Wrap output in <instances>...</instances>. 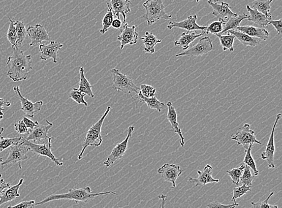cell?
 I'll return each mask as SVG.
<instances>
[{
  "label": "cell",
  "mask_w": 282,
  "mask_h": 208,
  "mask_svg": "<svg viewBox=\"0 0 282 208\" xmlns=\"http://www.w3.org/2000/svg\"><path fill=\"white\" fill-rule=\"evenodd\" d=\"M13 50L12 55L7 59L8 77L14 82L26 80L29 73L32 69L31 56H26L18 47Z\"/></svg>",
  "instance_id": "6da1fadb"
},
{
  "label": "cell",
  "mask_w": 282,
  "mask_h": 208,
  "mask_svg": "<svg viewBox=\"0 0 282 208\" xmlns=\"http://www.w3.org/2000/svg\"><path fill=\"white\" fill-rule=\"evenodd\" d=\"M108 194H112L114 196L117 195L116 192L112 191L104 192V193H94L92 191L91 188L89 186L81 188H72L70 189L66 193L53 194V195L49 196L47 198L35 204V206L36 205H43L48 202L58 201V200H70V201H75L77 204L79 202L87 203L97 196H106Z\"/></svg>",
  "instance_id": "7a4b0ae2"
},
{
  "label": "cell",
  "mask_w": 282,
  "mask_h": 208,
  "mask_svg": "<svg viewBox=\"0 0 282 208\" xmlns=\"http://www.w3.org/2000/svg\"><path fill=\"white\" fill-rule=\"evenodd\" d=\"M112 107L108 106L103 115L101 119L92 125L87 132L85 142L83 143L82 150L79 155H78V159L81 160L83 158V153L85 152L87 148L89 147H99L102 145L103 142L101 136V129L103 123L106 118L108 113L110 112Z\"/></svg>",
  "instance_id": "3957f363"
},
{
  "label": "cell",
  "mask_w": 282,
  "mask_h": 208,
  "mask_svg": "<svg viewBox=\"0 0 282 208\" xmlns=\"http://www.w3.org/2000/svg\"><path fill=\"white\" fill-rule=\"evenodd\" d=\"M146 13L142 18L145 19L149 26L160 20H169L172 15L165 12L164 5L162 0H147L143 4Z\"/></svg>",
  "instance_id": "277c9868"
},
{
  "label": "cell",
  "mask_w": 282,
  "mask_h": 208,
  "mask_svg": "<svg viewBox=\"0 0 282 208\" xmlns=\"http://www.w3.org/2000/svg\"><path fill=\"white\" fill-rule=\"evenodd\" d=\"M111 73L113 76L114 90L121 91L126 94H131L132 93H139L140 89L135 85L131 77L123 74L116 69L111 70Z\"/></svg>",
  "instance_id": "5b68a950"
},
{
  "label": "cell",
  "mask_w": 282,
  "mask_h": 208,
  "mask_svg": "<svg viewBox=\"0 0 282 208\" xmlns=\"http://www.w3.org/2000/svg\"><path fill=\"white\" fill-rule=\"evenodd\" d=\"M254 133L255 132L251 129V125L249 123H246L243 128L236 132L235 134L233 135L231 139L237 142L238 145L242 146L246 150L251 145H253L254 143L262 145V143L257 140Z\"/></svg>",
  "instance_id": "8992f818"
},
{
  "label": "cell",
  "mask_w": 282,
  "mask_h": 208,
  "mask_svg": "<svg viewBox=\"0 0 282 208\" xmlns=\"http://www.w3.org/2000/svg\"><path fill=\"white\" fill-rule=\"evenodd\" d=\"M47 125H42L39 123L32 130L30 131L29 134L26 137H23V141H31L35 143L43 144L51 141L52 138L48 137V134L50 129L53 126V124L48 120H46ZM21 142V143H22Z\"/></svg>",
  "instance_id": "52a82bcc"
},
{
  "label": "cell",
  "mask_w": 282,
  "mask_h": 208,
  "mask_svg": "<svg viewBox=\"0 0 282 208\" xmlns=\"http://www.w3.org/2000/svg\"><path fill=\"white\" fill-rule=\"evenodd\" d=\"M20 144L29 147L30 150L32 151L38 156H43L50 159L53 163H55L57 166L62 167L63 165V163L61 161H60L58 158H57L52 152V150H51V148H52L51 141L47 143H43V144L35 143L31 141H26L22 142Z\"/></svg>",
  "instance_id": "ba28073f"
},
{
  "label": "cell",
  "mask_w": 282,
  "mask_h": 208,
  "mask_svg": "<svg viewBox=\"0 0 282 208\" xmlns=\"http://www.w3.org/2000/svg\"><path fill=\"white\" fill-rule=\"evenodd\" d=\"M30 149L22 144L12 146L9 148V155L5 161H2L1 167L4 168L8 165L19 164L20 169H21V161L28 159V154Z\"/></svg>",
  "instance_id": "9c48e42d"
},
{
  "label": "cell",
  "mask_w": 282,
  "mask_h": 208,
  "mask_svg": "<svg viewBox=\"0 0 282 208\" xmlns=\"http://www.w3.org/2000/svg\"><path fill=\"white\" fill-rule=\"evenodd\" d=\"M213 50V40L209 37H202L197 44L188 48L183 53H179L176 56L199 57L207 55Z\"/></svg>",
  "instance_id": "30bf717a"
},
{
  "label": "cell",
  "mask_w": 282,
  "mask_h": 208,
  "mask_svg": "<svg viewBox=\"0 0 282 208\" xmlns=\"http://www.w3.org/2000/svg\"><path fill=\"white\" fill-rule=\"evenodd\" d=\"M134 131L133 126H129L128 129V133L125 139L120 143L116 146L107 158L104 164L107 167H110L112 164L115 163L118 159L123 157L125 154L126 150H128V144L130 138L132 136V132Z\"/></svg>",
  "instance_id": "8fae6325"
},
{
  "label": "cell",
  "mask_w": 282,
  "mask_h": 208,
  "mask_svg": "<svg viewBox=\"0 0 282 208\" xmlns=\"http://www.w3.org/2000/svg\"><path fill=\"white\" fill-rule=\"evenodd\" d=\"M137 26H129L128 23H125L121 29V34L117 37L118 41L121 43V49L123 50L125 46L136 44L139 39V34L136 31Z\"/></svg>",
  "instance_id": "7c38bea8"
},
{
  "label": "cell",
  "mask_w": 282,
  "mask_h": 208,
  "mask_svg": "<svg viewBox=\"0 0 282 208\" xmlns=\"http://www.w3.org/2000/svg\"><path fill=\"white\" fill-rule=\"evenodd\" d=\"M281 118L282 114L281 113H279V114L276 116L272 131L271 132L269 140H268L267 145L266 149H265V152H262L261 154V158L264 159V160L267 161L268 167L270 169L275 168V165L274 164V155H275V139H274V136H275V131L276 126H277L278 121L281 120Z\"/></svg>",
  "instance_id": "4fadbf2b"
},
{
  "label": "cell",
  "mask_w": 282,
  "mask_h": 208,
  "mask_svg": "<svg viewBox=\"0 0 282 208\" xmlns=\"http://www.w3.org/2000/svg\"><path fill=\"white\" fill-rule=\"evenodd\" d=\"M20 88L19 86L13 88L15 92L18 97L21 103V110L25 113V114L30 118H33L36 113L39 112L43 105V102L42 101L36 102H32L28 99L24 97L21 94Z\"/></svg>",
  "instance_id": "5bb4252c"
},
{
  "label": "cell",
  "mask_w": 282,
  "mask_h": 208,
  "mask_svg": "<svg viewBox=\"0 0 282 208\" xmlns=\"http://www.w3.org/2000/svg\"><path fill=\"white\" fill-rule=\"evenodd\" d=\"M183 172L181 166L173 164H165L158 169V174L161 175L165 182L172 183V188L176 187V181Z\"/></svg>",
  "instance_id": "9a60e30c"
},
{
  "label": "cell",
  "mask_w": 282,
  "mask_h": 208,
  "mask_svg": "<svg viewBox=\"0 0 282 208\" xmlns=\"http://www.w3.org/2000/svg\"><path fill=\"white\" fill-rule=\"evenodd\" d=\"M208 3L213 7V11L212 14L219 19V21H221L224 24L231 17H237L238 14L233 12L230 9V7L227 2H222L219 4L218 2H214L211 0H208Z\"/></svg>",
  "instance_id": "2e32d148"
},
{
  "label": "cell",
  "mask_w": 282,
  "mask_h": 208,
  "mask_svg": "<svg viewBox=\"0 0 282 208\" xmlns=\"http://www.w3.org/2000/svg\"><path fill=\"white\" fill-rule=\"evenodd\" d=\"M27 34L31 40L30 46L33 47L37 44H41L43 41H49L50 37L46 29L40 24H35L34 26H29L26 29Z\"/></svg>",
  "instance_id": "e0dca14e"
},
{
  "label": "cell",
  "mask_w": 282,
  "mask_h": 208,
  "mask_svg": "<svg viewBox=\"0 0 282 208\" xmlns=\"http://www.w3.org/2000/svg\"><path fill=\"white\" fill-rule=\"evenodd\" d=\"M63 45L56 41H51L48 45L40 44L39 45L40 59L47 61L48 59H52L54 63H58V51Z\"/></svg>",
  "instance_id": "ac0fdd59"
},
{
  "label": "cell",
  "mask_w": 282,
  "mask_h": 208,
  "mask_svg": "<svg viewBox=\"0 0 282 208\" xmlns=\"http://www.w3.org/2000/svg\"><path fill=\"white\" fill-rule=\"evenodd\" d=\"M197 20V15H191L186 20L182 21L181 22H174L171 21L167 28L168 29L172 30L173 28H179L186 30L188 32L191 31L202 30L205 31L206 27L200 26L196 23Z\"/></svg>",
  "instance_id": "d6986e66"
},
{
  "label": "cell",
  "mask_w": 282,
  "mask_h": 208,
  "mask_svg": "<svg viewBox=\"0 0 282 208\" xmlns=\"http://www.w3.org/2000/svg\"><path fill=\"white\" fill-rule=\"evenodd\" d=\"M107 4L109 5L112 9L114 17L120 19V15L124 18L123 23H126V14L131 12L130 0H110Z\"/></svg>",
  "instance_id": "ffe728a7"
},
{
  "label": "cell",
  "mask_w": 282,
  "mask_h": 208,
  "mask_svg": "<svg viewBox=\"0 0 282 208\" xmlns=\"http://www.w3.org/2000/svg\"><path fill=\"white\" fill-rule=\"evenodd\" d=\"M213 167L210 165H206L202 171L198 170L197 174L199 175V177L197 178H189L188 181L195 183L196 186H205L208 183L219 182L220 179H216L213 178Z\"/></svg>",
  "instance_id": "44dd1931"
},
{
  "label": "cell",
  "mask_w": 282,
  "mask_h": 208,
  "mask_svg": "<svg viewBox=\"0 0 282 208\" xmlns=\"http://www.w3.org/2000/svg\"><path fill=\"white\" fill-rule=\"evenodd\" d=\"M167 107L168 109L167 119L169 120L172 128L170 131L178 134L181 139L180 145L182 147L184 148V145H185V139H184L180 126H179V123L177 121V113H176V109L173 107L172 102H168Z\"/></svg>",
  "instance_id": "7402d4cb"
},
{
  "label": "cell",
  "mask_w": 282,
  "mask_h": 208,
  "mask_svg": "<svg viewBox=\"0 0 282 208\" xmlns=\"http://www.w3.org/2000/svg\"><path fill=\"white\" fill-rule=\"evenodd\" d=\"M246 8L249 13L248 18L249 21H251L261 28H265V27L269 25L270 21L272 20V15L266 16L262 14V13L257 11L253 8H251L249 5H248Z\"/></svg>",
  "instance_id": "603a6c76"
},
{
  "label": "cell",
  "mask_w": 282,
  "mask_h": 208,
  "mask_svg": "<svg viewBox=\"0 0 282 208\" xmlns=\"http://www.w3.org/2000/svg\"><path fill=\"white\" fill-rule=\"evenodd\" d=\"M235 30L243 32L249 36L256 37L263 41L267 40L269 37V32L266 29L261 28H256L253 26H240Z\"/></svg>",
  "instance_id": "cb8c5ba5"
},
{
  "label": "cell",
  "mask_w": 282,
  "mask_h": 208,
  "mask_svg": "<svg viewBox=\"0 0 282 208\" xmlns=\"http://www.w3.org/2000/svg\"><path fill=\"white\" fill-rule=\"evenodd\" d=\"M23 182L24 179H21L17 184L10 186V187L2 192L0 195V207L8 202L14 201L20 196V194L18 193V191Z\"/></svg>",
  "instance_id": "d4e9b609"
},
{
  "label": "cell",
  "mask_w": 282,
  "mask_h": 208,
  "mask_svg": "<svg viewBox=\"0 0 282 208\" xmlns=\"http://www.w3.org/2000/svg\"><path fill=\"white\" fill-rule=\"evenodd\" d=\"M226 33L234 36L235 38L239 40L241 44L246 46V47H256L261 41V40L256 38V37L249 36L248 34L243 33V32L235 30H230L227 31Z\"/></svg>",
  "instance_id": "484cf974"
},
{
  "label": "cell",
  "mask_w": 282,
  "mask_h": 208,
  "mask_svg": "<svg viewBox=\"0 0 282 208\" xmlns=\"http://www.w3.org/2000/svg\"><path fill=\"white\" fill-rule=\"evenodd\" d=\"M206 32L205 31H202L201 33L196 34L194 32H188L187 31L186 33H182L180 39L177 40H175L174 42V45L176 47H181L183 48V51H186L189 47V44L194 41L195 39L199 38V37L203 36L205 34Z\"/></svg>",
  "instance_id": "4316f807"
},
{
  "label": "cell",
  "mask_w": 282,
  "mask_h": 208,
  "mask_svg": "<svg viewBox=\"0 0 282 208\" xmlns=\"http://www.w3.org/2000/svg\"><path fill=\"white\" fill-rule=\"evenodd\" d=\"M140 39L143 40V50L146 53L154 54L156 51L155 47L162 42L161 40L157 39L155 35L149 31L146 32L145 36Z\"/></svg>",
  "instance_id": "83f0119b"
},
{
  "label": "cell",
  "mask_w": 282,
  "mask_h": 208,
  "mask_svg": "<svg viewBox=\"0 0 282 208\" xmlns=\"http://www.w3.org/2000/svg\"><path fill=\"white\" fill-rule=\"evenodd\" d=\"M79 70L80 80L79 88L78 89V90L94 98V96L93 91H92V86L85 77V69L83 66H81Z\"/></svg>",
  "instance_id": "f1b7e54d"
},
{
  "label": "cell",
  "mask_w": 282,
  "mask_h": 208,
  "mask_svg": "<svg viewBox=\"0 0 282 208\" xmlns=\"http://www.w3.org/2000/svg\"><path fill=\"white\" fill-rule=\"evenodd\" d=\"M249 15L242 13L241 15H238L237 17H231L229 19L227 22L224 24V28L223 31H221V34L226 33L227 31L230 30H235L240 26L241 23L245 20L248 18Z\"/></svg>",
  "instance_id": "f546056e"
},
{
  "label": "cell",
  "mask_w": 282,
  "mask_h": 208,
  "mask_svg": "<svg viewBox=\"0 0 282 208\" xmlns=\"http://www.w3.org/2000/svg\"><path fill=\"white\" fill-rule=\"evenodd\" d=\"M138 97H139L140 101L145 102L149 109L156 110L157 112L159 113L162 112V110L163 109L165 106V104L163 103V102L158 101L156 96L150 98H146V97L143 96L142 93H140V91L139 93H138Z\"/></svg>",
  "instance_id": "4dcf8cb0"
},
{
  "label": "cell",
  "mask_w": 282,
  "mask_h": 208,
  "mask_svg": "<svg viewBox=\"0 0 282 208\" xmlns=\"http://www.w3.org/2000/svg\"><path fill=\"white\" fill-rule=\"evenodd\" d=\"M216 36H218L220 41V44L223 50L226 51L229 50L230 52L234 51V42L235 37L232 34H227V35H222L220 34H216Z\"/></svg>",
  "instance_id": "1f68e13d"
},
{
  "label": "cell",
  "mask_w": 282,
  "mask_h": 208,
  "mask_svg": "<svg viewBox=\"0 0 282 208\" xmlns=\"http://www.w3.org/2000/svg\"><path fill=\"white\" fill-rule=\"evenodd\" d=\"M273 2V0H254L253 2V8L261 12L262 14L269 16L271 10L270 4Z\"/></svg>",
  "instance_id": "d6a6232c"
},
{
  "label": "cell",
  "mask_w": 282,
  "mask_h": 208,
  "mask_svg": "<svg viewBox=\"0 0 282 208\" xmlns=\"http://www.w3.org/2000/svg\"><path fill=\"white\" fill-rule=\"evenodd\" d=\"M14 24L18 37L16 45L17 47L20 48L26 39L27 35L26 24L21 21H14Z\"/></svg>",
  "instance_id": "836d02e7"
},
{
  "label": "cell",
  "mask_w": 282,
  "mask_h": 208,
  "mask_svg": "<svg viewBox=\"0 0 282 208\" xmlns=\"http://www.w3.org/2000/svg\"><path fill=\"white\" fill-rule=\"evenodd\" d=\"M23 141V137L15 138L1 137L0 139V153L12 146L20 144Z\"/></svg>",
  "instance_id": "e575fe53"
},
{
  "label": "cell",
  "mask_w": 282,
  "mask_h": 208,
  "mask_svg": "<svg viewBox=\"0 0 282 208\" xmlns=\"http://www.w3.org/2000/svg\"><path fill=\"white\" fill-rule=\"evenodd\" d=\"M107 5L108 8V12L104 16V18H103V20L102 21V29L100 30V33L102 34H105L108 31V30H109L111 27H112L113 21L114 16L112 9H111L109 5Z\"/></svg>",
  "instance_id": "d590c367"
},
{
  "label": "cell",
  "mask_w": 282,
  "mask_h": 208,
  "mask_svg": "<svg viewBox=\"0 0 282 208\" xmlns=\"http://www.w3.org/2000/svg\"><path fill=\"white\" fill-rule=\"evenodd\" d=\"M253 145H251L248 149L246 150V155L245 158H244L243 163L250 167L251 169L253 170L254 176L257 177V176L259 175V172L258 170H257L255 161H254L253 156H252L251 154V150Z\"/></svg>",
  "instance_id": "8d00e7d4"
},
{
  "label": "cell",
  "mask_w": 282,
  "mask_h": 208,
  "mask_svg": "<svg viewBox=\"0 0 282 208\" xmlns=\"http://www.w3.org/2000/svg\"><path fill=\"white\" fill-rule=\"evenodd\" d=\"M245 164H242L240 167L238 168L233 169L231 170H227V174L229 175L231 178L232 183L236 185L239 184L240 179L241 176L243 175L244 169H245Z\"/></svg>",
  "instance_id": "74e56055"
},
{
  "label": "cell",
  "mask_w": 282,
  "mask_h": 208,
  "mask_svg": "<svg viewBox=\"0 0 282 208\" xmlns=\"http://www.w3.org/2000/svg\"><path fill=\"white\" fill-rule=\"evenodd\" d=\"M9 20L10 23L7 33V38L8 40H9L11 45H12V47L13 49V48L17 47L16 42H17L18 37L17 34H16L14 21L11 20L10 18H9Z\"/></svg>",
  "instance_id": "f35d334b"
},
{
  "label": "cell",
  "mask_w": 282,
  "mask_h": 208,
  "mask_svg": "<svg viewBox=\"0 0 282 208\" xmlns=\"http://www.w3.org/2000/svg\"><path fill=\"white\" fill-rule=\"evenodd\" d=\"M86 95V94L78 90L77 88H73L69 94V98L74 100L78 104H83L85 105L86 107H88V104L85 100V96Z\"/></svg>",
  "instance_id": "ab89813d"
},
{
  "label": "cell",
  "mask_w": 282,
  "mask_h": 208,
  "mask_svg": "<svg viewBox=\"0 0 282 208\" xmlns=\"http://www.w3.org/2000/svg\"><path fill=\"white\" fill-rule=\"evenodd\" d=\"M253 179L254 177L251 174V167L245 164L243 175L240 178L241 183H243V185L251 186Z\"/></svg>",
  "instance_id": "60d3db41"
},
{
  "label": "cell",
  "mask_w": 282,
  "mask_h": 208,
  "mask_svg": "<svg viewBox=\"0 0 282 208\" xmlns=\"http://www.w3.org/2000/svg\"><path fill=\"white\" fill-rule=\"evenodd\" d=\"M223 24L224 23L219 21L210 24V25L206 26V33L220 34L223 31Z\"/></svg>",
  "instance_id": "b9f144b4"
},
{
  "label": "cell",
  "mask_w": 282,
  "mask_h": 208,
  "mask_svg": "<svg viewBox=\"0 0 282 208\" xmlns=\"http://www.w3.org/2000/svg\"><path fill=\"white\" fill-rule=\"evenodd\" d=\"M251 191V186L243 185L234 188L232 201L236 202V200L245 195L248 191Z\"/></svg>",
  "instance_id": "7bdbcfd3"
},
{
  "label": "cell",
  "mask_w": 282,
  "mask_h": 208,
  "mask_svg": "<svg viewBox=\"0 0 282 208\" xmlns=\"http://www.w3.org/2000/svg\"><path fill=\"white\" fill-rule=\"evenodd\" d=\"M140 93L146 98H150L156 96V89L153 86L148 85H142L140 86Z\"/></svg>",
  "instance_id": "ee69618b"
},
{
  "label": "cell",
  "mask_w": 282,
  "mask_h": 208,
  "mask_svg": "<svg viewBox=\"0 0 282 208\" xmlns=\"http://www.w3.org/2000/svg\"><path fill=\"white\" fill-rule=\"evenodd\" d=\"M274 194H275V193L272 192V193L269 194V196H268L267 198L264 201L257 203L251 202L253 208H278V207L276 206V205H272L268 204V201H269L271 197L274 195Z\"/></svg>",
  "instance_id": "f6af8a7d"
},
{
  "label": "cell",
  "mask_w": 282,
  "mask_h": 208,
  "mask_svg": "<svg viewBox=\"0 0 282 208\" xmlns=\"http://www.w3.org/2000/svg\"><path fill=\"white\" fill-rule=\"evenodd\" d=\"M14 128L15 131L18 132V134L24 135L29 134L30 131L24 123L23 120L18 121L17 123L14 124Z\"/></svg>",
  "instance_id": "bcb514c9"
},
{
  "label": "cell",
  "mask_w": 282,
  "mask_h": 208,
  "mask_svg": "<svg viewBox=\"0 0 282 208\" xmlns=\"http://www.w3.org/2000/svg\"><path fill=\"white\" fill-rule=\"evenodd\" d=\"M238 206L239 204L237 203H234V204L224 205L217 201L211 202L207 205L208 208H235Z\"/></svg>",
  "instance_id": "7dc6e473"
},
{
  "label": "cell",
  "mask_w": 282,
  "mask_h": 208,
  "mask_svg": "<svg viewBox=\"0 0 282 208\" xmlns=\"http://www.w3.org/2000/svg\"><path fill=\"white\" fill-rule=\"evenodd\" d=\"M35 204L36 203L34 201H24L19 203L14 206L8 207L7 208H34Z\"/></svg>",
  "instance_id": "c3c4849f"
},
{
  "label": "cell",
  "mask_w": 282,
  "mask_h": 208,
  "mask_svg": "<svg viewBox=\"0 0 282 208\" xmlns=\"http://www.w3.org/2000/svg\"><path fill=\"white\" fill-rule=\"evenodd\" d=\"M23 120L24 123H25L27 128L29 129V131L32 130V129L39 123L37 121H32L27 117H23Z\"/></svg>",
  "instance_id": "681fc988"
},
{
  "label": "cell",
  "mask_w": 282,
  "mask_h": 208,
  "mask_svg": "<svg viewBox=\"0 0 282 208\" xmlns=\"http://www.w3.org/2000/svg\"><path fill=\"white\" fill-rule=\"evenodd\" d=\"M282 19H280L279 20L276 21H270L269 23V25H273L274 28L276 30V31L278 32V34H281L282 32Z\"/></svg>",
  "instance_id": "f907efd6"
},
{
  "label": "cell",
  "mask_w": 282,
  "mask_h": 208,
  "mask_svg": "<svg viewBox=\"0 0 282 208\" xmlns=\"http://www.w3.org/2000/svg\"><path fill=\"white\" fill-rule=\"evenodd\" d=\"M11 103L9 101L4 99L0 98V116H4L3 111L4 107H9Z\"/></svg>",
  "instance_id": "816d5d0a"
},
{
  "label": "cell",
  "mask_w": 282,
  "mask_h": 208,
  "mask_svg": "<svg viewBox=\"0 0 282 208\" xmlns=\"http://www.w3.org/2000/svg\"><path fill=\"white\" fill-rule=\"evenodd\" d=\"M10 183L5 182L4 179L1 178V179H0V195H1L2 192L10 187Z\"/></svg>",
  "instance_id": "f5cc1de1"
},
{
  "label": "cell",
  "mask_w": 282,
  "mask_h": 208,
  "mask_svg": "<svg viewBox=\"0 0 282 208\" xmlns=\"http://www.w3.org/2000/svg\"><path fill=\"white\" fill-rule=\"evenodd\" d=\"M122 21L120 19L116 18L113 21L112 24V28L115 29H120L122 28Z\"/></svg>",
  "instance_id": "db71d44e"
},
{
  "label": "cell",
  "mask_w": 282,
  "mask_h": 208,
  "mask_svg": "<svg viewBox=\"0 0 282 208\" xmlns=\"http://www.w3.org/2000/svg\"><path fill=\"white\" fill-rule=\"evenodd\" d=\"M158 198L160 201H161V203H160L159 208H165V203H166L167 196L164 195V194H161V195L158 196Z\"/></svg>",
  "instance_id": "11a10c76"
},
{
  "label": "cell",
  "mask_w": 282,
  "mask_h": 208,
  "mask_svg": "<svg viewBox=\"0 0 282 208\" xmlns=\"http://www.w3.org/2000/svg\"><path fill=\"white\" fill-rule=\"evenodd\" d=\"M2 119H3V116H0V121H1ZM4 131V128H2V127H0V135L2 134V132Z\"/></svg>",
  "instance_id": "9f6ffc18"
},
{
  "label": "cell",
  "mask_w": 282,
  "mask_h": 208,
  "mask_svg": "<svg viewBox=\"0 0 282 208\" xmlns=\"http://www.w3.org/2000/svg\"><path fill=\"white\" fill-rule=\"evenodd\" d=\"M2 161H3V158L0 157V167H1V164L2 163ZM1 177L2 175L0 174V179H1Z\"/></svg>",
  "instance_id": "6f0895ef"
},
{
  "label": "cell",
  "mask_w": 282,
  "mask_h": 208,
  "mask_svg": "<svg viewBox=\"0 0 282 208\" xmlns=\"http://www.w3.org/2000/svg\"><path fill=\"white\" fill-rule=\"evenodd\" d=\"M200 1V0H196V2H199ZM211 1L214 2H218L219 1V0H211Z\"/></svg>",
  "instance_id": "680465c9"
}]
</instances>
